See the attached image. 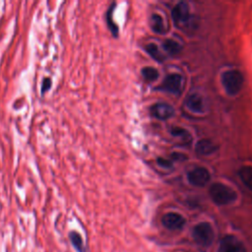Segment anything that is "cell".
<instances>
[{"instance_id":"cell-19","label":"cell","mask_w":252,"mask_h":252,"mask_svg":"<svg viewBox=\"0 0 252 252\" xmlns=\"http://www.w3.org/2000/svg\"><path fill=\"white\" fill-rule=\"evenodd\" d=\"M115 4H112L109 9L107 10L106 12V23L108 25V28L110 29V31L112 32L113 35H117V32H118V29H117V26L115 25V23L113 22L112 20V12H113V7H114Z\"/></svg>"},{"instance_id":"cell-18","label":"cell","mask_w":252,"mask_h":252,"mask_svg":"<svg viewBox=\"0 0 252 252\" xmlns=\"http://www.w3.org/2000/svg\"><path fill=\"white\" fill-rule=\"evenodd\" d=\"M145 49H146V51H147L155 60H157V61H158V62L163 61L164 57H163V55L161 54V52L159 51V49H158V47L157 44H155V43H149V44L146 45Z\"/></svg>"},{"instance_id":"cell-9","label":"cell","mask_w":252,"mask_h":252,"mask_svg":"<svg viewBox=\"0 0 252 252\" xmlns=\"http://www.w3.org/2000/svg\"><path fill=\"white\" fill-rule=\"evenodd\" d=\"M150 112L152 116L159 120H167L174 114V109L171 105L164 102H158L151 106Z\"/></svg>"},{"instance_id":"cell-22","label":"cell","mask_w":252,"mask_h":252,"mask_svg":"<svg viewBox=\"0 0 252 252\" xmlns=\"http://www.w3.org/2000/svg\"><path fill=\"white\" fill-rule=\"evenodd\" d=\"M171 158L174 160H184V159L187 158L185 155H182V154H179V153H173L171 155Z\"/></svg>"},{"instance_id":"cell-4","label":"cell","mask_w":252,"mask_h":252,"mask_svg":"<svg viewBox=\"0 0 252 252\" xmlns=\"http://www.w3.org/2000/svg\"><path fill=\"white\" fill-rule=\"evenodd\" d=\"M218 252H247L243 242L235 235H224L220 242Z\"/></svg>"},{"instance_id":"cell-5","label":"cell","mask_w":252,"mask_h":252,"mask_svg":"<svg viewBox=\"0 0 252 252\" xmlns=\"http://www.w3.org/2000/svg\"><path fill=\"white\" fill-rule=\"evenodd\" d=\"M171 17L174 25L177 28H184L187 26L190 20V11L188 5L184 2L177 3L171 11Z\"/></svg>"},{"instance_id":"cell-8","label":"cell","mask_w":252,"mask_h":252,"mask_svg":"<svg viewBox=\"0 0 252 252\" xmlns=\"http://www.w3.org/2000/svg\"><path fill=\"white\" fill-rule=\"evenodd\" d=\"M185 222L184 217L175 212L166 213L161 218V223L169 230H179L184 226Z\"/></svg>"},{"instance_id":"cell-20","label":"cell","mask_w":252,"mask_h":252,"mask_svg":"<svg viewBox=\"0 0 252 252\" xmlns=\"http://www.w3.org/2000/svg\"><path fill=\"white\" fill-rule=\"evenodd\" d=\"M51 84H52V81H51V79L49 77L43 78V80L41 82V87H40L41 94H44L47 90H49V88L51 87Z\"/></svg>"},{"instance_id":"cell-3","label":"cell","mask_w":252,"mask_h":252,"mask_svg":"<svg viewBox=\"0 0 252 252\" xmlns=\"http://www.w3.org/2000/svg\"><path fill=\"white\" fill-rule=\"evenodd\" d=\"M243 76L238 70H227L221 74V84L229 95L237 94L243 85Z\"/></svg>"},{"instance_id":"cell-1","label":"cell","mask_w":252,"mask_h":252,"mask_svg":"<svg viewBox=\"0 0 252 252\" xmlns=\"http://www.w3.org/2000/svg\"><path fill=\"white\" fill-rule=\"evenodd\" d=\"M209 194L213 202L219 206H224L232 204L237 199L236 192L229 186L217 182L211 185Z\"/></svg>"},{"instance_id":"cell-12","label":"cell","mask_w":252,"mask_h":252,"mask_svg":"<svg viewBox=\"0 0 252 252\" xmlns=\"http://www.w3.org/2000/svg\"><path fill=\"white\" fill-rule=\"evenodd\" d=\"M238 176L242 183L252 191V166L244 165L238 169Z\"/></svg>"},{"instance_id":"cell-21","label":"cell","mask_w":252,"mask_h":252,"mask_svg":"<svg viewBox=\"0 0 252 252\" xmlns=\"http://www.w3.org/2000/svg\"><path fill=\"white\" fill-rule=\"evenodd\" d=\"M158 165H160L161 167H165V168H169L172 166V163L169 159H166L164 158H158Z\"/></svg>"},{"instance_id":"cell-13","label":"cell","mask_w":252,"mask_h":252,"mask_svg":"<svg viewBox=\"0 0 252 252\" xmlns=\"http://www.w3.org/2000/svg\"><path fill=\"white\" fill-rule=\"evenodd\" d=\"M151 28L156 33H163L165 32V27L163 23V19L158 14H153L151 17Z\"/></svg>"},{"instance_id":"cell-11","label":"cell","mask_w":252,"mask_h":252,"mask_svg":"<svg viewBox=\"0 0 252 252\" xmlns=\"http://www.w3.org/2000/svg\"><path fill=\"white\" fill-rule=\"evenodd\" d=\"M186 106L193 112H202L204 110V101L201 95L197 94H190L185 101Z\"/></svg>"},{"instance_id":"cell-7","label":"cell","mask_w":252,"mask_h":252,"mask_svg":"<svg viewBox=\"0 0 252 252\" xmlns=\"http://www.w3.org/2000/svg\"><path fill=\"white\" fill-rule=\"evenodd\" d=\"M182 84H183L182 76L177 73H172L167 75L164 78L159 89L164 92L177 94L182 90Z\"/></svg>"},{"instance_id":"cell-14","label":"cell","mask_w":252,"mask_h":252,"mask_svg":"<svg viewBox=\"0 0 252 252\" xmlns=\"http://www.w3.org/2000/svg\"><path fill=\"white\" fill-rule=\"evenodd\" d=\"M163 50L169 55H176L181 50V45L173 39H165L162 42Z\"/></svg>"},{"instance_id":"cell-10","label":"cell","mask_w":252,"mask_h":252,"mask_svg":"<svg viewBox=\"0 0 252 252\" xmlns=\"http://www.w3.org/2000/svg\"><path fill=\"white\" fill-rule=\"evenodd\" d=\"M195 151L200 156H209L217 151V145L209 139H201L197 142Z\"/></svg>"},{"instance_id":"cell-15","label":"cell","mask_w":252,"mask_h":252,"mask_svg":"<svg viewBox=\"0 0 252 252\" xmlns=\"http://www.w3.org/2000/svg\"><path fill=\"white\" fill-rule=\"evenodd\" d=\"M170 134L173 136V137H177L179 139H181L183 142L185 143H190L191 140H192V137L190 135V133L182 128V127H178V126H174V127H171L170 130H169Z\"/></svg>"},{"instance_id":"cell-16","label":"cell","mask_w":252,"mask_h":252,"mask_svg":"<svg viewBox=\"0 0 252 252\" xmlns=\"http://www.w3.org/2000/svg\"><path fill=\"white\" fill-rule=\"evenodd\" d=\"M69 237H70V240H71L72 245L75 247V249H76L78 252H86V251H85V246H84V243H83L82 236H81L78 232H76V231L70 232Z\"/></svg>"},{"instance_id":"cell-6","label":"cell","mask_w":252,"mask_h":252,"mask_svg":"<svg viewBox=\"0 0 252 252\" xmlns=\"http://www.w3.org/2000/svg\"><path fill=\"white\" fill-rule=\"evenodd\" d=\"M188 182L196 187H203L208 184L211 179V174L209 170L205 167H195L190 170L187 174Z\"/></svg>"},{"instance_id":"cell-17","label":"cell","mask_w":252,"mask_h":252,"mask_svg":"<svg viewBox=\"0 0 252 252\" xmlns=\"http://www.w3.org/2000/svg\"><path fill=\"white\" fill-rule=\"evenodd\" d=\"M142 76L144 77V79L148 82H154L158 78V71L151 66H147L144 67L141 71Z\"/></svg>"},{"instance_id":"cell-2","label":"cell","mask_w":252,"mask_h":252,"mask_svg":"<svg viewBox=\"0 0 252 252\" xmlns=\"http://www.w3.org/2000/svg\"><path fill=\"white\" fill-rule=\"evenodd\" d=\"M192 237L195 243L203 248L210 247L215 239V231L211 223L202 221L197 223L192 229Z\"/></svg>"}]
</instances>
